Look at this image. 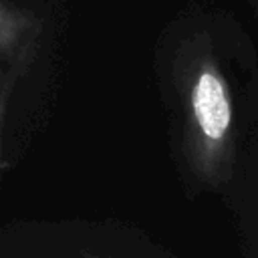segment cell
<instances>
[{
  "instance_id": "1",
  "label": "cell",
  "mask_w": 258,
  "mask_h": 258,
  "mask_svg": "<svg viewBox=\"0 0 258 258\" xmlns=\"http://www.w3.org/2000/svg\"><path fill=\"white\" fill-rule=\"evenodd\" d=\"M189 113L196 149L204 167H214L232 133V99L214 64H202L189 89Z\"/></svg>"
},
{
  "instance_id": "2",
  "label": "cell",
  "mask_w": 258,
  "mask_h": 258,
  "mask_svg": "<svg viewBox=\"0 0 258 258\" xmlns=\"http://www.w3.org/2000/svg\"><path fill=\"white\" fill-rule=\"evenodd\" d=\"M38 32V20L0 0V58L22 56Z\"/></svg>"
},
{
  "instance_id": "3",
  "label": "cell",
  "mask_w": 258,
  "mask_h": 258,
  "mask_svg": "<svg viewBox=\"0 0 258 258\" xmlns=\"http://www.w3.org/2000/svg\"><path fill=\"white\" fill-rule=\"evenodd\" d=\"M6 85L0 83V143H2V125H4V113H6Z\"/></svg>"
}]
</instances>
